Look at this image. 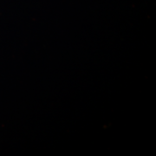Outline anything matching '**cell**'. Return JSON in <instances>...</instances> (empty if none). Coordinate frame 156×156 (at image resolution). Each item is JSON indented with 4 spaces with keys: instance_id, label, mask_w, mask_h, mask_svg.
<instances>
[]
</instances>
